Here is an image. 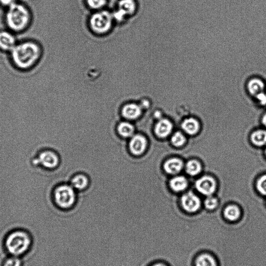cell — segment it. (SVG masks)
<instances>
[{"instance_id":"d6986e66","label":"cell","mask_w":266,"mask_h":266,"mask_svg":"<svg viewBox=\"0 0 266 266\" xmlns=\"http://www.w3.org/2000/svg\"><path fill=\"white\" fill-rule=\"evenodd\" d=\"M182 130L189 135L195 134L199 131V124L195 119L189 118L185 120L181 124Z\"/></svg>"},{"instance_id":"603a6c76","label":"cell","mask_w":266,"mask_h":266,"mask_svg":"<svg viewBox=\"0 0 266 266\" xmlns=\"http://www.w3.org/2000/svg\"><path fill=\"white\" fill-rule=\"evenodd\" d=\"M186 171L190 176H195L201 172V165L196 160L189 161L186 165Z\"/></svg>"},{"instance_id":"d4e9b609","label":"cell","mask_w":266,"mask_h":266,"mask_svg":"<svg viewBox=\"0 0 266 266\" xmlns=\"http://www.w3.org/2000/svg\"><path fill=\"white\" fill-rule=\"evenodd\" d=\"M21 258L14 256H9L5 258L3 266H22Z\"/></svg>"},{"instance_id":"52a82bcc","label":"cell","mask_w":266,"mask_h":266,"mask_svg":"<svg viewBox=\"0 0 266 266\" xmlns=\"http://www.w3.org/2000/svg\"><path fill=\"white\" fill-rule=\"evenodd\" d=\"M128 147L131 154L136 157H140L145 154L148 147L147 137L140 133H136L128 140Z\"/></svg>"},{"instance_id":"ba28073f","label":"cell","mask_w":266,"mask_h":266,"mask_svg":"<svg viewBox=\"0 0 266 266\" xmlns=\"http://www.w3.org/2000/svg\"><path fill=\"white\" fill-rule=\"evenodd\" d=\"M143 112L140 105L134 102L124 104L121 109V116L124 119L131 122L140 118Z\"/></svg>"},{"instance_id":"d6a6232c","label":"cell","mask_w":266,"mask_h":266,"mask_svg":"<svg viewBox=\"0 0 266 266\" xmlns=\"http://www.w3.org/2000/svg\"><path fill=\"white\" fill-rule=\"evenodd\" d=\"M265 154H266V151H265Z\"/></svg>"},{"instance_id":"277c9868","label":"cell","mask_w":266,"mask_h":266,"mask_svg":"<svg viewBox=\"0 0 266 266\" xmlns=\"http://www.w3.org/2000/svg\"><path fill=\"white\" fill-rule=\"evenodd\" d=\"M52 199L58 208L69 210L74 206L77 202V191L70 184H60L53 189Z\"/></svg>"},{"instance_id":"7402d4cb","label":"cell","mask_w":266,"mask_h":266,"mask_svg":"<svg viewBox=\"0 0 266 266\" xmlns=\"http://www.w3.org/2000/svg\"><path fill=\"white\" fill-rule=\"evenodd\" d=\"M251 141L257 146L266 145V131L260 130L255 131L251 135Z\"/></svg>"},{"instance_id":"1f68e13d","label":"cell","mask_w":266,"mask_h":266,"mask_svg":"<svg viewBox=\"0 0 266 266\" xmlns=\"http://www.w3.org/2000/svg\"><path fill=\"white\" fill-rule=\"evenodd\" d=\"M262 124L266 127V113L263 117Z\"/></svg>"},{"instance_id":"4dcf8cb0","label":"cell","mask_w":266,"mask_h":266,"mask_svg":"<svg viewBox=\"0 0 266 266\" xmlns=\"http://www.w3.org/2000/svg\"><path fill=\"white\" fill-rule=\"evenodd\" d=\"M153 116L156 120L158 121L162 118V113L160 111L156 110L153 112Z\"/></svg>"},{"instance_id":"484cf974","label":"cell","mask_w":266,"mask_h":266,"mask_svg":"<svg viewBox=\"0 0 266 266\" xmlns=\"http://www.w3.org/2000/svg\"><path fill=\"white\" fill-rule=\"evenodd\" d=\"M218 201L214 197L211 195L208 196L207 199L205 200L204 206L210 211L215 210L218 206Z\"/></svg>"},{"instance_id":"4316f807","label":"cell","mask_w":266,"mask_h":266,"mask_svg":"<svg viewBox=\"0 0 266 266\" xmlns=\"http://www.w3.org/2000/svg\"><path fill=\"white\" fill-rule=\"evenodd\" d=\"M257 188L261 194L266 195V174L258 179Z\"/></svg>"},{"instance_id":"f546056e","label":"cell","mask_w":266,"mask_h":266,"mask_svg":"<svg viewBox=\"0 0 266 266\" xmlns=\"http://www.w3.org/2000/svg\"><path fill=\"white\" fill-rule=\"evenodd\" d=\"M149 266H170V265L164 261H158L152 263Z\"/></svg>"},{"instance_id":"5bb4252c","label":"cell","mask_w":266,"mask_h":266,"mask_svg":"<svg viewBox=\"0 0 266 266\" xmlns=\"http://www.w3.org/2000/svg\"><path fill=\"white\" fill-rule=\"evenodd\" d=\"M89 184V180L86 175L79 173L74 175L71 179L70 184L76 191H82L87 189Z\"/></svg>"},{"instance_id":"2e32d148","label":"cell","mask_w":266,"mask_h":266,"mask_svg":"<svg viewBox=\"0 0 266 266\" xmlns=\"http://www.w3.org/2000/svg\"><path fill=\"white\" fill-rule=\"evenodd\" d=\"M183 162L177 158L167 160L163 165V169L167 174L175 175L179 173L183 168Z\"/></svg>"},{"instance_id":"7a4b0ae2","label":"cell","mask_w":266,"mask_h":266,"mask_svg":"<svg viewBox=\"0 0 266 266\" xmlns=\"http://www.w3.org/2000/svg\"><path fill=\"white\" fill-rule=\"evenodd\" d=\"M32 15L23 4L15 3L8 7L5 14L6 24L13 32L25 31L31 23Z\"/></svg>"},{"instance_id":"8992f818","label":"cell","mask_w":266,"mask_h":266,"mask_svg":"<svg viewBox=\"0 0 266 266\" xmlns=\"http://www.w3.org/2000/svg\"><path fill=\"white\" fill-rule=\"evenodd\" d=\"M36 162L49 171L55 170L60 164V160L56 152L50 149L43 150L38 155Z\"/></svg>"},{"instance_id":"ffe728a7","label":"cell","mask_w":266,"mask_h":266,"mask_svg":"<svg viewBox=\"0 0 266 266\" xmlns=\"http://www.w3.org/2000/svg\"><path fill=\"white\" fill-rule=\"evenodd\" d=\"M169 184L173 191L180 192L186 189L188 186V181L183 177H177L171 179Z\"/></svg>"},{"instance_id":"44dd1931","label":"cell","mask_w":266,"mask_h":266,"mask_svg":"<svg viewBox=\"0 0 266 266\" xmlns=\"http://www.w3.org/2000/svg\"><path fill=\"white\" fill-rule=\"evenodd\" d=\"M119 11L124 17L132 15L136 9L135 3L134 0H121L119 4Z\"/></svg>"},{"instance_id":"cb8c5ba5","label":"cell","mask_w":266,"mask_h":266,"mask_svg":"<svg viewBox=\"0 0 266 266\" xmlns=\"http://www.w3.org/2000/svg\"><path fill=\"white\" fill-rule=\"evenodd\" d=\"M172 145L176 147H181L186 142L185 137L181 133L178 132L172 136L171 140Z\"/></svg>"},{"instance_id":"7c38bea8","label":"cell","mask_w":266,"mask_h":266,"mask_svg":"<svg viewBox=\"0 0 266 266\" xmlns=\"http://www.w3.org/2000/svg\"><path fill=\"white\" fill-rule=\"evenodd\" d=\"M17 44L16 38L11 32L0 31V50L11 52Z\"/></svg>"},{"instance_id":"3957f363","label":"cell","mask_w":266,"mask_h":266,"mask_svg":"<svg viewBox=\"0 0 266 266\" xmlns=\"http://www.w3.org/2000/svg\"><path fill=\"white\" fill-rule=\"evenodd\" d=\"M33 239L31 235L23 230H15L6 235L4 247L10 256L21 257L31 248Z\"/></svg>"},{"instance_id":"9a60e30c","label":"cell","mask_w":266,"mask_h":266,"mask_svg":"<svg viewBox=\"0 0 266 266\" xmlns=\"http://www.w3.org/2000/svg\"><path fill=\"white\" fill-rule=\"evenodd\" d=\"M195 266H218L215 257L208 252L200 253L195 258Z\"/></svg>"},{"instance_id":"5b68a950","label":"cell","mask_w":266,"mask_h":266,"mask_svg":"<svg viewBox=\"0 0 266 266\" xmlns=\"http://www.w3.org/2000/svg\"><path fill=\"white\" fill-rule=\"evenodd\" d=\"M112 22V15L108 12L102 11L93 15L90 19V25L95 32L104 34L110 29Z\"/></svg>"},{"instance_id":"83f0119b","label":"cell","mask_w":266,"mask_h":266,"mask_svg":"<svg viewBox=\"0 0 266 266\" xmlns=\"http://www.w3.org/2000/svg\"><path fill=\"white\" fill-rule=\"evenodd\" d=\"M89 5L91 8L100 9L106 4V0H87Z\"/></svg>"},{"instance_id":"8fae6325","label":"cell","mask_w":266,"mask_h":266,"mask_svg":"<svg viewBox=\"0 0 266 266\" xmlns=\"http://www.w3.org/2000/svg\"><path fill=\"white\" fill-rule=\"evenodd\" d=\"M173 130V124L168 119L162 118L156 122L154 127L155 135L159 139H164L169 136Z\"/></svg>"},{"instance_id":"4fadbf2b","label":"cell","mask_w":266,"mask_h":266,"mask_svg":"<svg viewBox=\"0 0 266 266\" xmlns=\"http://www.w3.org/2000/svg\"><path fill=\"white\" fill-rule=\"evenodd\" d=\"M117 131L121 138L129 140L136 133V129L133 122L124 120L118 124Z\"/></svg>"},{"instance_id":"6da1fadb","label":"cell","mask_w":266,"mask_h":266,"mask_svg":"<svg viewBox=\"0 0 266 266\" xmlns=\"http://www.w3.org/2000/svg\"><path fill=\"white\" fill-rule=\"evenodd\" d=\"M14 65L21 70L31 69L39 62L42 55L40 45L33 41L17 44L10 52Z\"/></svg>"},{"instance_id":"e0dca14e","label":"cell","mask_w":266,"mask_h":266,"mask_svg":"<svg viewBox=\"0 0 266 266\" xmlns=\"http://www.w3.org/2000/svg\"><path fill=\"white\" fill-rule=\"evenodd\" d=\"M241 211L240 209L234 205H231L227 206L223 212L224 218L231 222L237 221L241 217Z\"/></svg>"},{"instance_id":"30bf717a","label":"cell","mask_w":266,"mask_h":266,"mask_svg":"<svg viewBox=\"0 0 266 266\" xmlns=\"http://www.w3.org/2000/svg\"><path fill=\"white\" fill-rule=\"evenodd\" d=\"M215 180L210 177H204L196 180L195 187L197 191L203 195L210 196L216 189Z\"/></svg>"},{"instance_id":"9c48e42d","label":"cell","mask_w":266,"mask_h":266,"mask_svg":"<svg viewBox=\"0 0 266 266\" xmlns=\"http://www.w3.org/2000/svg\"><path fill=\"white\" fill-rule=\"evenodd\" d=\"M181 204L182 208L189 213H194L201 207L200 200L192 192H188L182 196Z\"/></svg>"},{"instance_id":"ac0fdd59","label":"cell","mask_w":266,"mask_h":266,"mask_svg":"<svg viewBox=\"0 0 266 266\" xmlns=\"http://www.w3.org/2000/svg\"><path fill=\"white\" fill-rule=\"evenodd\" d=\"M265 89V82L260 79H254L250 80L248 86V92L253 95L259 96L262 94Z\"/></svg>"},{"instance_id":"f1b7e54d","label":"cell","mask_w":266,"mask_h":266,"mask_svg":"<svg viewBox=\"0 0 266 266\" xmlns=\"http://www.w3.org/2000/svg\"><path fill=\"white\" fill-rule=\"evenodd\" d=\"M17 3L16 0H0V3L4 6L9 7Z\"/></svg>"}]
</instances>
